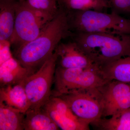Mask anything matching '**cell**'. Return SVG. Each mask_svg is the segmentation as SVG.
Returning a JSON list of instances; mask_svg holds the SVG:
<instances>
[{"mask_svg": "<svg viewBox=\"0 0 130 130\" xmlns=\"http://www.w3.org/2000/svg\"><path fill=\"white\" fill-rule=\"evenodd\" d=\"M17 0H0V41H9L14 30Z\"/></svg>", "mask_w": 130, "mask_h": 130, "instance_id": "obj_14", "label": "cell"}, {"mask_svg": "<svg viewBox=\"0 0 130 130\" xmlns=\"http://www.w3.org/2000/svg\"><path fill=\"white\" fill-rule=\"evenodd\" d=\"M73 34L67 12L59 8L58 14L47 24L36 38L14 50V58L34 73L54 54L60 41L72 36Z\"/></svg>", "mask_w": 130, "mask_h": 130, "instance_id": "obj_1", "label": "cell"}, {"mask_svg": "<svg viewBox=\"0 0 130 130\" xmlns=\"http://www.w3.org/2000/svg\"><path fill=\"white\" fill-rule=\"evenodd\" d=\"M129 84H130V83H129Z\"/></svg>", "mask_w": 130, "mask_h": 130, "instance_id": "obj_23", "label": "cell"}, {"mask_svg": "<svg viewBox=\"0 0 130 130\" xmlns=\"http://www.w3.org/2000/svg\"><path fill=\"white\" fill-rule=\"evenodd\" d=\"M59 7L67 12L94 10L103 12L111 8L109 0H57Z\"/></svg>", "mask_w": 130, "mask_h": 130, "instance_id": "obj_17", "label": "cell"}, {"mask_svg": "<svg viewBox=\"0 0 130 130\" xmlns=\"http://www.w3.org/2000/svg\"><path fill=\"white\" fill-rule=\"evenodd\" d=\"M42 108L61 129L90 130L89 125L80 120L72 111L67 103L60 98L51 96Z\"/></svg>", "mask_w": 130, "mask_h": 130, "instance_id": "obj_9", "label": "cell"}, {"mask_svg": "<svg viewBox=\"0 0 130 130\" xmlns=\"http://www.w3.org/2000/svg\"><path fill=\"white\" fill-rule=\"evenodd\" d=\"M31 9L51 21L59 11L57 0H25Z\"/></svg>", "mask_w": 130, "mask_h": 130, "instance_id": "obj_19", "label": "cell"}, {"mask_svg": "<svg viewBox=\"0 0 130 130\" xmlns=\"http://www.w3.org/2000/svg\"><path fill=\"white\" fill-rule=\"evenodd\" d=\"M18 1H19L20 2H23L24 1H25V0H18Z\"/></svg>", "mask_w": 130, "mask_h": 130, "instance_id": "obj_22", "label": "cell"}, {"mask_svg": "<svg viewBox=\"0 0 130 130\" xmlns=\"http://www.w3.org/2000/svg\"><path fill=\"white\" fill-rule=\"evenodd\" d=\"M111 116L108 119L101 118L91 124L99 130H130V108Z\"/></svg>", "mask_w": 130, "mask_h": 130, "instance_id": "obj_18", "label": "cell"}, {"mask_svg": "<svg viewBox=\"0 0 130 130\" xmlns=\"http://www.w3.org/2000/svg\"><path fill=\"white\" fill-rule=\"evenodd\" d=\"M67 12L70 29L75 32L130 35V20L115 12L107 13L90 10Z\"/></svg>", "mask_w": 130, "mask_h": 130, "instance_id": "obj_3", "label": "cell"}, {"mask_svg": "<svg viewBox=\"0 0 130 130\" xmlns=\"http://www.w3.org/2000/svg\"><path fill=\"white\" fill-rule=\"evenodd\" d=\"M58 59V54L55 51L37 71L20 83L27 95L30 109L42 108L51 97Z\"/></svg>", "mask_w": 130, "mask_h": 130, "instance_id": "obj_5", "label": "cell"}, {"mask_svg": "<svg viewBox=\"0 0 130 130\" xmlns=\"http://www.w3.org/2000/svg\"><path fill=\"white\" fill-rule=\"evenodd\" d=\"M15 9L14 30L9 40L14 50L35 40L50 21L28 6L25 0L16 1Z\"/></svg>", "mask_w": 130, "mask_h": 130, "instance_id": "obj_6", "label": "cell"}, {"mask_svg": "<svg viewBox=\"0 0 130 130\" xmlns=\"http://www.w3.org/2000/svg\"><path fill=\"white\" fill-rule=\"evenodd\" d=\"M100 71L106 81L115 80L130 83V56L120 58L100 68Z\"/></svg>", "mask_w": 130, "mask_h": 130, "instance_id": "obj_13", "label": "cell"}, {"mask_svg": "<svg viewBox=\"0 0 130 130\" xmlns=\"http://www.w3.org/2000/svg\"><path fill=\"white\" fill-rule=\"evenodd\" d=\"M11 45L8 40L0 41V64L13 57L11 51Z\"/></svg>", "mask_w": 130, "mask_h": 130, "instance_id": "obj_21", "label": "cell"}, {"mask_svg": "<svg viewBox=\"0 0 130 130\" xmlns=\"http://www.w3.org/2000/svg\"><path fill=\"white\" fill-rule=\"evenodd\" d=\"M25 116V113L0 101V130H24Z\"/></svg>", "mask_w": 130, "mask_h": 130, "instance_id": "obj_16", "label": "cell"}, {"mask_svg": "<svg viewBox=\"0 0 130 130\" xmlns=\"http://www.w3.org/2000/svg\"><path fill=\"white\" fill-rule=\"evenodd\" d=\"M25 130H57L59 128L43 108H29L25 113Z\"/></svg>", "mask_w": 130, "mask_h": 130, "instance_id": "obj_15", "label": "cell"}, {"mask_svg": "<svg viewBox=\"0 0 130 130\" xmlns=\"http://www.w3.org/2000/svg\"><path fill=\"white\" fill-rule=\"evenodd\" d=\"M108 81L103 78L98 66L86 69L59 66L55 70L54 89L51 96L98 89Z\"/></svg>", "mask_w": 130, "mask_h": 130, "instance_id": "obj_4", "label": "cell"}, {"mask_svg": "<svg viewBox=\"0 0 130 130\" xmlns=\"http://www.w3.org/2000/svg\"><path fill=\"white\" fill-rule=\"evenodd\" d=\"M99 88L74 91L56 96L64 100L80 120L89 125L102 117Z\"/></svg>", "mask_w": 130, "mask_h": 130, "instance_id": "obj_7", "label": "cell"}, {"mask_svg": "<svg viewBox=\"0 0 130 130\" xmlns=\"http://www.w3.org/2000/svg\"><path fill=\"white\" fill-rule=\"evenodd\" d=\"M75 32L72 36L73 41L100 68L120 58L130 56V35Z\"/></svg>", "mask_w": 130, "mask_h": 130, "instance_id": "obj_2", "label": "cell"}, {"mask_svg": "<svg viewBox=\"0 0 130 130\" xmlns=\"http://www.w3.org/2000/svg\"><path fill=\"white\" fill-rule=\"evenodd\" d=\"M112 11L119 14L130 12V0H109Z\"/></svg>", "mask_w": 130, "mask_h": 130, "instance_id": "obj_20", "label": "cell"}, {"mask_svg": "<svg viewBox=\"0 0 130 130\" xmlns=\"http://www.w3.org/2000/svg\"><path fill=\"white\" fill-rule=\"evenodd\" d=\"M99 90L102 108V118L130 108V84L111 80Z\"/></svg>", "mask_w": 130, "mask_h": 130, "instance_id": "obj_8", "label": "cell"}, {"mask_svg": "<svg viewBox=\"0 0 130 130\" xmlns=\"http://www.w3.org/2000/svg\"><path fill=\"white\" fill-rule=\"evenodd\" d=\"M55 51L60 58L59 66L63 68L86 69L98 66L74 41L60 43Z\"/></svg>", "mask_w": 130, "mask_h": 130, "instance_id": "obj_10", "label": "cell"}, {"mask_svg": "<svg viewBox=\"0 0 130 130\" xmlns=\"http://www.w3.org/2000/svg\"><path fill=\"white\" fill-rule=\"evenodd\" d=\"M0 101L25 113L30 104L22 84L1 87Z\"/></svg>", "mask_w": 130, "mask_h": 130, "instance_id": "obj_12", "label": "cell"}, {"mask_svg": "<svg viewBox=\"0 0 130 130\" xmlns=\"http://www.w3.org/2000/svg\"><path fill=\"white\" fill-rule=\"evenodd\" d=\"M32 74L29 70L24 67L14 57H12L0 64L1 87L20 83Z\"/></svg>", "mask_w": 130, "mask_h": 130, "instance_id": "obj_11", "label": "cell"}]
</instances>
